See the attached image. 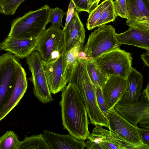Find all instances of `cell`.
<instances>
[{
	"label": "cell",
	"instance_id": "obj_1",
	"mask_svg": "<svg viewBox=\"0 0 149 149\" xmlns=\"http://www.w3.org/2000/svg\"><path fill=\"white\" fill-rule=\"evenodd\" d=\"M61 91L59 104L63 128L76 139L85 140L90 133L87 113L80 94L70 83Z\"/></svg>",
	"mask_w": 149,
	"mask_h": 149
},
{
	"label": "cell",
	"instance_id": "obj_2",
	"mask_svg": "<svg viewBox=\"0 0 149 149\" xmlns=\"http://www.w3.org/2000/svg\"><path fill=\"white\" fill-rule=\"evenodd\" d=\"M86 60L78 58L68 80L78 90L84 104L90 123L108 128L107 121L98 106L95 86L92 83L86 66Z\"/></svg>",
	"mask_w": 149,
	"mask_h": 149
},
{
	"label": "cell",
	"instance_id": "obj_3",
	"mask_svg": "<svg viewBox=\"0 0 149 149\" xmlns=\"http://www.w3.org/2000/svg\"><path fill=\"white\" fill-rule=\"evenodd\" d=\"M51 9L46 5L14 19L8 37L18 39L39 37L46 29Z\"/></svg>",
	"mask_w": 149,
	"mask_h": 149
},
{
	"label": "cell",
	"instance_id": "obj_4",
	"mask_svg": "<svg viewBox=\"0 0 149 149\" xmlns=\"http://www.w3.org/2000/svg\"><path fill=\"white\" fill-rule=\"evenodd\" d=\"M115 29L110 25H102L89 36L84 48L86 60H94L102 54L119 48Z\"/></svg>",
	"mask_w": 149,
	"mask_h": 149
},
{
	"label": "cell",
	"instance_id": "obj_5",
	"mask_svg": "<svg viewBox=\"0 0 149 149\" xmlns=\"http://www.w3.org/2000/svg\"><path fill=\"white\" fill-rule=\"evenodd\" d=\"M131 54L118 48L104 53L93 61L100 70L109 77L120 76L127 79L130 72Z\"/></svg>",
	"mask_w": 149,
	"mask_h": 149
},
{
	"label": "cell",
	"instance_id": "obj_6",
	"mask_svg": "<svg viewBox=\"0 0 149 149\" xmlns=\"http://www.w3.org/2000/svg\"><path fill=\"white\" fill-rule=\"evenodd\" d=\"M64 48L63 29L52 25L39 36L36 51L43 61L48 62L58 58L63 51Z\"/></svg>",
	"mask_w": 149,
	"mask_h": 149
},
{
	"label": "cell",
	"instance_id": "obj_7",
	"mask_svg": "<svg viewBox=\"0 0 149 149\" xmlns=\"http://www.w3.org/2000/svg\"><path fill=\"white\" fill-rule=\"evenodd\" d=\"M21 65L12 54L8 52L0 56V113L13 90Z\"/></svg>",
	"mask_w": 149,
	"mask_h": 149
},
{
	"label": "cell",
	"instance_id": "obj_8",
	"mask_svg": "<svg viewBox=\"0 0 149 149\" xmlns=\"http://www.w3.org/2000/svg\"><path fill=\"white\" fill-rule=\"evenodd\" d=\"M42 60L38 52L35 51L26 58V62L32 74L29 80L33 84V93L40 102L45 104L54 99L48 86Z\"/></svg>",
	"mask_w": 149,
	"mask_h": 149
},
{
	"label": "cell",
	"instance_id": "obj_9",
	"mask_svg": "<svg viewBox=\"0 0 149 149\" xmlns=\"http://www.w3.org/2000/svg\"><path fill=\"white\" fill-rule=\"evenodd\" d=\"M107 120L109 130L131 143L144 144L141 140L138 129V126L131 123L113 109L108 111Z\"/></svg>",
	"mask_w": 149,
	"mask_h": 149
},
{
	"label": "cell",
	"instance_id": "obj_10",
	"mask_svg": "<svg viewBox=\"0 0 149 149\" xmlns=\"http://www.w3.org/2000/svg\"><path fill=\"white\" fill-rule=\"evenodd\" d=\"M140 100L136 102L128 103L120 100L113 109L133 125L138 126L141 120L149 119V99L141 93Z\"/></svg>",
	"mask_w": 149,
	"mask_h": 149
},
{
	"label": "cell",
	"instance_id": "obj_11",
	"mask_svg": "<svg viewBox=\"0 0 149 149\" xmlns=\"http://www.w3.org/2000/svg\"><path fill=\"white\" fill-rule=\"evenodd\" d=\"M63 51L57 58L51 61L42 60L43 69L51 94H55L61 91L67 84L63 78L64 69Z\"/></svg>",
	"mask_w": 149,
	"mask_h": 149
},
{
	"label": "cell",
	"instance_id": "obj_12",
	"mask_svg": "<svg viewBox=\"0 0 149 149\" xmlns=\"http://www.w3.org/2000/svg\"><path fill=\"white\" fill-rule=\"evenodd\" d=\"M38 38L39 37L18 39L7 37L0 43V48L22 59L36 51Z\"/></svg>",
	"mask_w": 149,
	"mask_h": 149
},
{
	"label": "cell",
	"instance_id": "obj_13",
	"mask_svg": "<svg viewBox=\"0 0 149 149\" xmlns=\"http://www.w3.org/2000/svg\"><path fill=\"white\" fill-rule=\"evenodd\" d=\"M127 86V79L111 75L101 88L105 102L109 110L113 109L125 94Z\"/></svg>",
	"mask_w": 149,
	"mask_h": 149
},
{
	"label": "cell",
	"instance_id": "obj_14",
	"mask_svg": "<svg viewBox=\"0 0 149 149\" xmlns=\"http://www.w3.org/2000/svg\"><path fill=\"white\" fill-rule=\"evenodd\" d=\"M126 31L116 33L121 45H132L149 51V26H131Z\"/></svg>",
	"mask_w": 149,
	"mask_h": 149
},
{
	"label": "cell",
	"instance_id": "obj_15",
	"mask_svg": "<svg viewBox=\"0 0 149 149\" xmlns=\"http://www.w3.org/2000/svg\"><path fill=\"white\" fill-rule=\"evenodd\" d=\"M128 19L126 25L149 26V0H126Z\"/></svg>",
	"mask_w": 149,
	"mask_h": 149
},
{
	"label": "cell",
	"instance_id": "obj_16",
	"mask_svg": "<svg viewBox=\"0 0 149 149\" xmlns=\"http://www.w3.org/2000/svg\"><path fill=\"white\" fill-rule=\"evenodd\" d=\"M27 87L26 73L21 65L18 68L17 78L13 90L0 113V121L18 104L26 93Z\"/></svg>",
	"mask_w": 149,
	"mask_h": 149
},
{
	"label": "cell",
	"instance_id": "obj_17",
	"mask_svg": "<svg viewBox=\"0 0 149 149\" xmlns=\"http://www.w3.org/2000/svg\"><path fill=\"white\" fill-rule=\"evenodd\" d=\"M63 29L65 36L64 51L65 53L72 48L79 40L84 42L85 31L75 9L72 19Z\"/></svg>",
	"mask_w": 149,
	"mask_h": 149
},
{
	"label": "cell",
	"instance_id": "obj_18",
	"mask_svg": "<svg viewBox=\"0 0 149 149\" xmlns=\"http://www.w3.org/2000/svg\"><path fill=\"white\" fill-rule=\"evenodd\" d=\"M43 135L51 149H83L85 147L84 140L70 134H59L45 130Z\"/></svg>",
	"mask_w": 149,
	"mask_h": 149
},
{
	"label": "cell",
	"instance_id": "obj_19",
	"mask_svg": "<svg viewBox=\"0 0 149 149\" xmlns=\"http://www.w3.org/2000/svg\"><path fill=\"white\" fill-rule=\"evenodd\" d=\"M143 80L142 75L135 68H132L127 79L126 89L121 100L128 103L138 101L142 92Z\"/></svg>",
	"mask_w": 149,
	"mask_h": 149
},
{
	"label": "cell",
	"instance_id": "obj_20",
	"mask_svg": "<svg viewBox=\"0 0 149 149\" xmlns=\"http://www.w3.org/2000/svg\"><path fill=\"white\" fill-rule=\"evenodd\" d=\"M84 43L79 40L64 54L63 78L66 84L79 58L80 52L84 50Z\"/></svg>",
	"mask_w": 149,
	"mask_h": 149
},
{
	"label": "cell",
	"instance_id": "obj_21",
	"mask_svg": "<svg viewBox=\"0 0 149 149\" xmlns=\"http://www.w3.org/2000/svg\"><path fill=\"white\" fill-rule=\"evenodd\" d=\"M86 66L88 76L92 84L101 88L107 80L109 77L103 73L93 60H86Z\"/></svg>",
	"mask_w": 149,
	"mask_h": 149
},
{
	"label": "cell",
	"instance_id": "obj_22",
	"mask_svg": "<svg viewBox=\"0 0 149 149\" xmlns=\"http://www.w3.org/2000/svg\"><path fill=\"white\" fill-rule=\"evenodd\" d=\"M51 149L43 134L26 137L20 141L18 149Z\"/></svg>",
	"mask_w": 149,
	"mask_h": 149
},
{
	"label": "cell",
	"instance_id": "obj_23",
	"mask_svg": "<svg viewBox=\"0 0 149 149\" xmlns=\"http://www.w3.org/2000/svg\"><path fill=\"white\" fill-rule=\"evenodd\" d=\"M105 132L106 139L116 145L119 149H149V146L131 143L110 130L105 129Z\"/></svg>",
	"mask_w": 149,
	"mask_h": 149
},
{
	"label": "cell",
	"instance_id": "obj_24",
	"mask_svg": "<svg viewBox=\"0 0 149 149\" xmlns=\"http://www.w3.org/2000/svg\"><path fill=\"white\" fill-rule=\"evenodd\" d=\"M112 0H105L89 13L86 23V28L88 30H92L95 27V25L99 19L103 11Z\"/></svg>",
	"mask_w": 149,
	"mask_h": 149
},
{
	"label": "cell",
	"instance_id": "obj_25",
	"mask_svg": "<svg viewBox=\"0 0 149 149\" xmlns=\"http://www.w3.org/2000/svg\"><path fill=\"white\" fill-rule=\"evenodd\" d=\"M20 142L15 132L6 131L0 137V149H18Z\"/></svg>",
	"mask_w": 149,
	"mask_h": 149
},
{
	"label": "cell",
	"instance_id": "obj_26",
	"mask_svg": "<svg viewBox=\"0 0 149 149\" xmlns=\"http://www.w3.org/2000/svg\"><path fill=\"white\" fill-rule=\"evenodd\" d=\"M117 16L114 1L112 0L103 11L99 19L95 25V27L113 21Z\"/></svg>",
	"mask_w": 149,
	"mask_h": 149
},
{
	"label": "cell",
	"instance_id": "obj_27",
	"mask_svg": "<svg viewBox=\"0 0 149 149\" xmlns=\"http://www.w3.org/2000/svg\"><path fill=\"white\" fill-rule=\"evenodd\" d=\"M25 0H3L0 5V13L6 15H14L17 8Z\"/></svg>",
	"mask_w": 149,
	"mask_h": 149
},
{
	"label": "cell",
	"instance_id": "obj_28",
	"mask_svg": "<svg viewBox=\"0 0 149 149\" xmlns=\"http://www.w3.org/2000/svg\"><path fill=\"white\" fill-rule=\"evenodd\" d=\"M65 14L62 9L58 7L52 8L48 18V23L50 22L52 25L60 27L63 26V18Z\"/></svg>",
	"mask_w": 149,
	"mask_h": 149
},
{
	"label": "cell",
	"instance_id": "obj_29",
	"mask_svg": "<svg viewBox=\"0 0 149 149\" xmlns=\"http://www.w3.org/2000/svg\"><path fill=\"white\" fill-rule=\"evenodd\" d=\"M114 4L117 16L127 19H128V14L126 0H115Z\"/></svg>",
	"mask_w": 149,
	"mask_h": 149
},
{
	"label": "cell",
	"instance_id": "obj_30",
	"mask_svg": "<svg viewBox=\"0 0 149 149\" xmlns=\"http://www.w3.org/2000/svg\"><path fill=\"white\" fill-rule=\"evenodd\" d=\"M95 93L99 108L107 120V115L109 109L104 100L102 89L98 86H95Z\"/></svg>",
	"mask_w": 149,
	"mask_h": 149
},
{
	"label": "cell",
	"instance_id": "obj_31",
	"mask_svg": "<svg viewBox=\"0 0 149 149\" xmlns=\"http://www.w3.org/2000/svg\"><path fill=\"white\" fill-rule=\"evenodd\" d=\"M74 4L76 10L79 12H86L88 13V0H70Z\"/></svg>",
	"mask_w": 149,
	"mask_h": 149
},
{
	"label": "cell",
	"instance_id": "obj_32",
	"mask_svg": "<svg viewBox=\"0 0 149 149\" xmlns=\"http://www.w3.org/2000/svg\"><path fill=\"white\" fill-rule=\"evenodd\" d=\"M141 140L144 144L149 146V130L138 127Z\"/></svg>",
	"mask_w": 149,
	"mask_h": 149
},
{
	"label": "cell",
	"instance_id": "obj_33",
	"mask_svg": "<svg viewBox=\"0 0 149 149\" xmlns=\"http://www.w3.org/2000/svg\"><path fill=\"white\" fill-rule=\"evenodd\" d=\"M75 9V6L74 4L72 1H70L67 13L66 21L64 27L66 26L72 17Z\"/></svg>",
	"mask_w": 149,
	"mask_h": 149
},
{
	"label": "cell",
	"instance_id": "obj_34",
	"mask_svg": "<svg viewBox=\"0 0 149 149\" xmlns=\"http://www.w3.org/2000/svg\"><path fill=\"white\" fill-rule=\"evenodd\" d=\"M100 144L102 149H119L116 145L106 139Z\"/></svg>",
	"mask_w": 149,
	"mask_h": 149
},
{
	"label": "cell",
	"instance_id": "obj_35",
	"mask_svg": "<svg viewBox=\"0 0 149 149\" xmlns=\"http://www.w3.org/2000/svg\"><path fill=\"white\" fill-rule=\"evenodd\" d=\"M84 148L87 149H102L100 144L91 141L88 139L85 142Z\"/></svg>",
	"mask_w": 149,
	"mask_h": 149
},
{
	"label": "cell",
	"instance_id": "obj_36",
	"mask_svg": "<svg viewBox=\"0 0 149 149\" xmlns=\"http://www.w3.org/2000/svg\"><path fill=\"white\" fill-rule=\"evenodd\" d=\"M101 0H88V13H89L98 5Z\"/></svg>",
	"mask_w": 149,
	"mask_h": 149
},
{
	"label": "cell",
	"instance_id": "obj_37",
	"mask_svg": "<svg viewBox=\"0 0 149 149\" xmlns=\"http://www.w3.org/2000/svg\"><path fill=\"white\" fill-rule=\"evenodd\" d=\"M141 56V58L143 61L145 66L149 67V51H147L146 52L143 53Z\"/></svg>",
	"mask_w": 149,
	"mask_h": 149
},
{
	"label": "cell",
	"instance_id": "obj_38",
	"mask_svg": "<svg viewBox=\"0 0 149 149\" xmlns=\"http://www.w3.org/2000/svg\"><path fill=\"white\" fill-rule=\"evenodd\" d=\"M139 123L140 128L149 130V119L141 120Z\"/></svg>",
	"mask_w": 149,
	"mask_h": 149
},
{
	"label": "cell",
	"instance_id": "obj_39",
	"mask_svg": "<svg viewBox=\"0 0 149 149\" xmlns=\"http://www.w3.org/2000/svg\"><path fill=\"white\" fill-rule=\"evenodd\" d=\"M142 94H143L147 98L149 99V81L148 82L147 84L145 89L143 90L142 92Z\"/></svg>",
	"mask_w": 149,
	"mask_h": 149
},
{
	"label": "cell",
	"instance_id": "obj_40",
	"mask_svg": "<svg viewBox=\"0 0 149 149\" xmlns=\"http://www.w3.org/2000/svg\"><path fill=\"white\" fill-rule=\"evenodd\" d=\"M2 0H0V5L1 4L2 2Z\"/></svg>",
	"mask_w": 149,
	"mask_h": 149
},
{
	"label": "cell",
	"instance_id": "obj_41",
	"mask_svg": "<svg viewBox=\"0 0 149 149\" xmlns=\"http://www.w3.org/2000/svg\"><path fill=\"white\" fill-rule=\"evenodd\" d=\"M2 50L1 49V48H0V52H1V50Z\"/></svg>",
	"mask_w": 149,
	"mask_h": 149
}]
</instances>
